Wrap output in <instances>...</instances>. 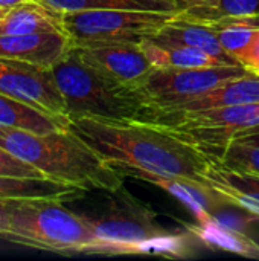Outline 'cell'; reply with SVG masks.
Masks as SVG:
<instances>
[{
	"label": "cell",
	"mask_w": 259,
	"mask_h": 261,
	"mask_svg": "<svg viewBox=\"0 0 259 261\" xmlns=\"http://www.w3.org/2000/svg\"><path fill=\"white\" fill-rule=\"evenodd\" d=\"M87 219L101 243V255L188 258L192 254L189 236L160 226L157 213L136 199L124 185L110 193V199L98 217Z\"/></svg>",
	"instance_id": "obj_4"
},
{
	"label": "cell",
	"mask_w": 259,
	"mask_h": 261,
	"mask_svg": "<svg viewBox=\"0 0 259 261\" xmlns=\"http://www.w3.org/2000/svg\"><path fill=\"white\" fill-rule=\"evenodd\" d=\"M110 165L124 177H133L160 187L172 197H176L180 203H183L194 214L195 220L200 223H208L215 220L214 214L220 211L224 205H227V202L209 187L198 185L180 177H171V176L153 173L130 164L116 162Z\"/></svg>",
	"instance_id": "obj_9"
},
{
	"label": "cell",
	"mask_w": 259,
	"mask_h": 261,
	"mask_svg": "<svg viewBox=\"0 0 259 261\" xmlns=\"http://www.w3.org/2000/svg\"><path fill=\"white\" fill-rule=\"evenodd\" d=\"M55 83L64 98L67 115L107 121H137L145 104L134 89L125 87L87 64L72 47L52 67Z\"/></svg>",
	"instance_id": "obj_5"
},
{
	"label": "cell",
	"mask_w": 259,
	"mask_h": 261,
	"mask_svg": "<svg viewBox=\"0 0 259 261\" xmlns=\"http://www.w3.org/2000/svg\"><path fill=\"white\" fill-rule=\"evenodd\" d=\"M85 191L60 184L50 179L40 177H15L0 176V200L5 199H58L70 200L78 199Z\"/></svg>",
	"instance_id": "obj_19"
},
{
	"label": "cell",
	"mask_w": 259,
	"mask_h": 261,
	"mask_svg": "<svg viewBox=\"0 0 259 261\" xmlns=\"http://www.w3.org/2000/svg\"><path fill=\"white\" fill-rule=\"evenodd\" d=\"M140 47L156 69H200L227 66L217 57L191 46L159 44L151 40H143Z\"/></svg>",
	"instance_id": "obj_18"
},
{
	"label": "cell",
	"mask_w": 259,
	"mask_h": 261,
	"mask_svg": "<svg viewBox=\"0 0 259 261\" xmlns=\"http://www.w3.org/2000/svg\"><path fill=\"white\" fill-rule=\"evenodd\" d=\"M63 31L61 12L49 8L41 0L26 2L9 8L0 17V35H24Z\"/></svg>",
	"instance_id": "obj_15"
},
{
	"label": "cell",
	"mask_w": 259,
	"mask_h": 261,
	"mask_svg": "<svg viewBox=\"0 0 259 261\" xmlns=\"http://www.w3.org/2000/svg\"><path fill=\"white\" fill-rule=\"evenodd\" d=\"M176 14L125 9L61 12L63 29L73 47L142 43L162 29Z\"/></svg>",
	"instance_id": "obj_6"
},
{
	"label": "cell",
	"mask_w": 259,
	"mask_h": 261,
	"mask_svg": "<svg viewBox=\"0 0 259 261\" xmlns=\"http://www.w3.org/2000/svg\"><path fill=\"white\" fill-rule=\"evenodd\" d=\"M148 40L156 41L159 44H180V46L197 47L200 50H205L217 57L227 66H241L232 55H229L224 50V47L218 40L217 32L209 24L182 20L174 15L171 21H168L162 29H159Z\"/></svg>",
	"instance_id": "obj_14"
},
{
	"label": "cell",
	"mask_w": 259,
	"mask_h": 261,
	"mask_svg": "<svg viewBox=\"0 0 259 261\" xmlns=\"http://www.w3.org/2000/svg\"><path fill=\"white\" fill-rule=\"evenodd\" d=\"M182 2V5H183V9L186 8V6H189L191 3H194V2H198V0H180Z\"/></svg>",
	"instance_id": "obj_27"
},
{
	"label": "cell",
	"mask_w": 259,
	"mask_h": 261,
	"mask_svg": "<svg viewBox=\"0 0 259 261\" xmlns=\"http://www.w3.org/2000/svg\"><path fill=\"white\" fill-rule=\"evenodd\" d=\"M205 180L227 205L240 208L259 220V176L229 170L209 161Z\"/></svg>",
	"instance_id": "obj_12"
},
{
	"label": "cell",
	"mask_w": 259,
	"mask_h": 261,
	"mask_svg": "<svg viewBox=\"0 0 259 261\" xmlns=\"http://www.w3.org/2000/svg\"><path fill=\"white\" fill-rule=\"evenodd\" d=\"M0 92L49 115L70 119L50 67L0 57Z\"/></svg>",
	"instance_id": "obj_8"
},
{
	"label": "cell",
	"mask_w": 259,
	"mask_h": 261,
	"mask_svg": "<svg viewBox=\"0 0 259 261\" xmlns=\"http://www.w3.org/2000/svg\"><path fill=\"white\" fill-rule=\"evenodd\" d=\"M176 17L203 24L229 18H255L259 17V0H198Z\"/></svg>",
	"instance_id": "obj_20"
},
{
	"label": "cell",
	"mask_w": 259,
	"mask_h": 261,
	"mask_svg": "<svg viewBox=\"0 0 259 261\" xmlns=\"http://www.w3.org/2000/svg\"><path fill=\"white\" fill-rule=\"evenodd\" d=\"M238 63L252 73H259V28L253 32L244 50L238 55Z\"/></svg>",
	"instance_id": "obj_24"
},
{
	"label": "cell",
	"mask_w": 259,
	"mask_h": 261,
	"mask_svg": "<svg viewBox=\"0 0 259 261\" xmlns=\"http://www.w3.org/2000/svg\"><path fill=\"white\" fill-rule=\"evenodd\" d=\"M0 240L60 255H101L87 216L58 199L0 200Z\"/></svg>",
	"instance_id": "obj_3"
},
{
	"label": "cell",
	"mask_w": 259,
	"mask_h": 261,
	"mask_svg": "<svg viewBox=\"0 0 259 261\" xmlns=\"http://www.w3.org/2000/svg\"><path fill=\"white\" fill-rule=\"evenodd\" d=\"M70 130L108 164H130L209 187L205 180L208 158L197 145L172 132L137 121L95 118L72 119Z\"/></svg>",
	"instance_id": "obj_1"
},
{
	"label": "cell",
	"mask_w": 259,
	"mask_h": 261,
	"mask_svg": "<svg viewBox=\"0 0 259 261\" xmlns=\"http://www.w3.org/2000/svg\"><path fill=\"white\" fill-rule=\"evenodd\" d=\"M0 176H15V177H40L46 179L41 171H38L31 164L14 156L3 147H0Z\"/></svg>",
	"instance_id": "obj_23"
},
{
	"label": "cell",
	"mask_w": 259,
	"mask_h": 261,
	"mask_svg": "<svg viewBox=\"0 0 259 261\" xmlns=\"http://www.w3.org/2000/svg\"><path fill=\"white\" fill-rule=\"evenodd\" d=\"M186 229L191 236L200 240L205 246L212 249H220L226 252H232L235 255H241L246 258L259 260V243L244 232L227 228L218 222V219L195 225H186Z\"/></svg>",
	"instance_id": "obj_17"
},
{
	"label": "cell",
	"mask_w": 259,
	"mask_h": 261,
	"mask_svg": "<svg viewBox=\"0 0 259 261\" xmlns=\"http://www.w3.org/2000/svg\"><path fill=\"white\" fill-rule=\"evenodd\" d=\"M0 147L35 167L46 179L82 191L113 193L124 185L125 177L70 128L34 133L0 125Z\"/></svg>",
	"instance_id": "obj_2"
},
{
	"label": "cell",
	"mask_w": 259,
	"mask_h": 261,
	"mask_svg": "<svg viewBox=\"0 0 259 261\" xmlns=\"http://www.w3.org/2000/svg\"><path fill=\"white\" fill-rule=\"evenodd\" d=\"M72 41L63 31L0 35V57L52 67L70 49Z\"/></svg>",
	"instance_id": "obj_11"
},
{
	"label": "cell",
	"mask_w": 259,
	"mask_h": 261,
	"mask_svg": "<svg viewBox=\"0 0 259 261\" xmlns=\"http://www.w3.org/2000/svg\"><path fill=\"white\" fill-rule=\"evenodd\" d=\"M76 50L93 69L130 89H136L154 69L140 43L76 47Z\"/></svg>",
	"instance_id": "obj_10"
},
{
	"label": "cell",
	"mask_w": 259,
	"mask_h": 261,
	"mask_svg": "<svg viewBox=\"0 0 259 261\" xmlns=\"http://www.w3.org/2000/svg\"><path fill=\"white\" fill-rule=\"evenodd\" d=\"M8 12V8H0V17H3Z\"/></svg>",
	"instance_id": "obj_28"
},
{
	"label": "cell",
	"mask_w": 259,
	"mask_h": 261,
	"mask_svg": "<svg viewBox=\"0 0 259 261\" xmlns=\"http://www.w3.org/2000/svg\"><path fill=\"white\" fill-rule=\"evenodd\" d=\"M197 147L209 161L215 164H220L229 170L259 176V144L227 141L221 145Z\"/></svg>",
	"instance_id": "obj_22"
},
{
	"label": "cell",
	"mask_w": 259,
	"mask_h": 261,
	"mask_svg": "<svg viewBox=\"0 0 259 261\" xmlns=\"http://www.w3.org/2000/svg\"><path fill=\"white\" fill-rule=\"evenodd\" d=\"M243 66H217L200 69H153L134 89L145 107H168L203 95L217 86L244 76Z\"/></svg>",
	"instance_id": "obj_7"
},
{
	"label": "cell",
	"mask_w": 259,
	"mask_h": 261,
	"mask_svg": "<svg viewBox=\"0 0 259 261\" xmlns=\"http://www.w3.org/2000/svg\"><path fill=\"white\" fill-rule=\"evenodd\" d=\"M58 12L89 11V9H125L179 14L183 11L180 0H41Z\"/></svg>",
	"instance_id": "obj_21"
},
{
	"label": "cell",
	"mask_w": 259,
	"mask_h": 261,
	"mask_svg": "<svg viewBox=\"0 0 259 261\" xmlns=\"http://www.w3.org/2000/svg\"><path fill=\"white\" fill-rule=\"evenodd\" d=\"M26 2H34V0H0V8H14L17 5L26 3Z\"/></svg>",
	"instance_id": "obj_26"
},
{
	"label": "cell",
	"mask_w": 259,
	"mask_h": 261,
	"mask_svg": "<svg viewBox=\"0 0 259 261\" xmlns=\"http://www.w3.org/2000/svg\"><path fill=\"white\" fill-rule=\"evenodd\" d=\"M0 125L34 133H50L56 130H69L70 119L49 115L31 104L0 92Z\"/></svg>",
	"instance_id": "obj_16"
},
{
	"label": "cell",
	"mask_w": 259,
	"mask_h": 261,
	"mask_svg": "<svg viewBox=\"0 0 259 261\" xmlns=\"http://www.w3.org/2000/svg\"><path fill=\"white\" fill-rule=\"evenodd\" d=\"M259 104V73L249 72L244 76L226 81L215 89L168 107H147L156 112H195L205 109Z\"/></svg>",
	"instance_id": "obj_13"
},
{
	"label": "cell",
	"mask_w": 259,
	"mask_h": 261,
	"mask_svg": "<svg viewBox=\"0 0 259 261\" xmlns=\"http://www.w3.org/2000/svg\"><path fill=\"white\" fill-rule=\"evenodd\" d=\"M229 141H243V142H250V144H259V125L235 133Z\"/></svg>",
	"instance_id": "obj_25"
}]
</instances>
